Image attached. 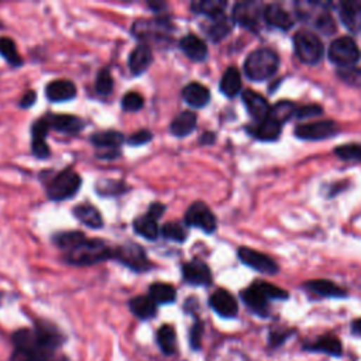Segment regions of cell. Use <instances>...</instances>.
<instances>
[{
  "label": "cell",
  "mask_w": 361,
  "mask_h": 361,
  "mask_svg": "<svg viewBox=\"0 0 361 361\" xmlns=\"http://www.w3.org/2000/svg\"><path fill=\"white\" fill-rule=\"evenodd\" d=\"M152 63V53L147 44H138L129 57V70L133 75L144 74Z\"/></svg>",
  "instance_id": "obj_22"
},
{
  "label": "cell",
  "mask_w": 361,
  "mask_h": 361,
  "mask_svg": "<svg viewBox=\"0 0 361 361\" xmlns=\"http://www.w3.org/2000/svg\"><path fill=\"white\" fill-rule=\"evenodd\" d=\"M129 306L141 320H148L157 315V303L150 296H136L129 302Z\"/></svg>",
  "instance_id": "obj_31"
},
{
  "label": "cell",
  "mask_w": 361,
  "mask_h": 361,
  "mask_svg": "<svg viewBox=\"0 0 361 361\" xmlns=\"http://www.w3.org/2000/svg\"><path fill=\"white\" fill-rule=\"evenodd\" d=\"M215 134L214 133H204L202 137H201V144H205V145H209V144H214L215 143Z\"/></svg>",
  "instance_id": "obj_51"
},
{
  "label": "cell",
  "mask_w": 361,
  "mask_h": 361,
  "mask_svg": "<svg viewBox=\"0 0 361 361\" xmlns=\"http://www.w3.org/2000/svg\"><path fill=\"white\" fill-rule=\"evenodd\" d=\"M340 20L351 33L361 32V0H347L340 4Z\"/></svg>",
  "instance_id": "obj_17"
},
{
  "label": "cell",
  "mask_w": 361,
  "mask_h": 361,
  "mask_svg": "<svg viewBox=\"0 0 361 361\" xmlns=\"http://www.w3.org/2000/svg\"><path fill=\"white\" fill-rule=\"evenodd\" d=\"M339 131L337 126L332 120H323V122H316V123H306V124H299L295 129V136L302 140H324L333 137Z\"/></svg>",
  "instance_id": "obj_10"
},
{
  "label": "cell",
  "mask_w": 361,
  "mask_h": 361,
  "mask_svg": "<svg viewBox=\"0 0 361 361\" xmlns=\"http://www.w3.org/2000/svg\"><path fill=\"white\" fill-rule=\"evenodd\" d=\"M233 29V23L226 16H222L219 19H215L211 27L208 29V36L212 41H221L223 40Z\"/></svg>",
  "instance_id": "obj_39"
},
{
  "label": "cell",
  "mask_w": 361,
  "mask_h": 361,
  "mask_svg": "<svg viewBox=\"0 0 361 361\" xmlns=\"http://www.w3.org/2000/svg\"><path fill=\"white\" fill-rule=\"evenodd\" d=\"M306 348L312 350V351L327 353V354L336 355V357H339L341 354V343H340V340L336 339L334 336H330V334L322 336L320 339H317L312 344H308Z\"/></svg>",
  "instance_id": "obj_36"
},
{
  "label": "cell",
  "mask_w": 361,
  "mask_h": 361,
  "mask_svg": "<svg viewBox=\"0 0 361 361\" xmlns=\"http://www.w3.org/2000/svg\"><path fill=\"white\" fill-rule=\"evenodd\" d=\"M95 88H96V92L99 95L106 96V95L112 93V91H113V77L110 74V70L103 68L98 72Z\"/></svg>",
  "instance_id": "obj_43"
},
{
  "label": "cell",
  "mask_w": 361,
  "mask_h": 361,
  "mask_svg": "<svg viewBox=\"0 0 361 361\" xmlns=\"http://www.w3.org/2000/svg\"><path fill=\"white\" fill-rule=\"evenodd\" d=\"M179 48L192 61H204L208 57V47L205 41L195 34H188L180 39Z\"/></svg>",
  "instance_id": "obj_23"
},
{
  "label": "cell",
  "mask_w": 361,
  "mask_h": 361,
  "mask_svg": "<svg viewBox=\"0 0 361 361\" xmlns=\"http://www.w3.org/2000/svg\"><path fill=\"white\" fill-rule=\"evenodd\" d=\"M280 67L278 55L268 48H260L249 54L244 63V72L251 81H265L271 78Z\"/></svg>",
  "instance_id": "obj_3"
},
{
  "label": "cell",
  "mask_w": 361,
  "mask_h": 361,
  "mask_svg": "<svg viewBox=\"0 0 361 361\" xmlns=\"http://www.w3.org/2000/svg\"><path fill=\"white\" fill-rule=\"evenodd\" d=\"M185 223L191 228H199L205 233H214L218 228V221L209 206L204 202L192 204L185 214Z\"/></svg>",
  "instance_id": "obj_9"
},
{
  "label": "cell",
  "mask_w": 361,
  "mask_h": 361,
  "mask_svg": "<svg viewBox=\"0 0 361 361\" xmlns=\"http://www.w3.org/2000/svg\"><path fill=\"white\" fill-rule=\"evenodd\" d=\"M46 96L50 102H67L77 96V86L68 79H57L47 85Z\"/></svg>",
  "instance_id": "obj_20"
},
{
  "label": "cell",
  "mask_w": 361,
  "mask_h": 361,
  "mask_svg": "<svg viewBox=\"0 0 361 361\" xmlns=\"http://www.w3.org/2000/svg\"><path fill=\"white\" fill-rule=\"evenodd\" d=\"M334 154L346 161H360L361 162V144L360 143H351V144H343L334 150Z\"/></svg>",
  "instance_id": "obj_42"
},
{
  "label": "cell",
  "mask_w": 361,
  "mask_h": 361,
  "mask_svg": "<svg viewBox=\"0 0 361 361\" xmlns=\"http://www.w3.org/2000/svg\"><path fill=\"white\" fill-rule=\"evenodd\" d=\"M50 129L51 127L47 117L36 120L32 127V151L40 159H46L51 152L46 141Z\"/></svg>",
  "instance_id": "obj_16"
},
{
  "label": "cell",
  "mask_w": 361,
  "mask_h": 361,
  "mask_svg": "<svg viewBox=\"0 0 361 361\" xmlns=\"http://www.w3.org/2000/svg\"><path fill=\"white\" fill-rule=\"evenodd\" d=\"M244 303L257 315L265 316L268 313V295L265 294L263 281H256L242 292Z\"/></svg>",
  "instance_id": "obj_12"
},
{
  "label": "cell",
  "mask_w": 361,
  "mask_h": 361,
  "mask_svg": "<svg viewBox=\"0 0 361 361\" xmlns=\"http://www.w3.org/2000/svg\"><path fill=\"white\" fill-rule=\"evenodd\" d=\"M161 235L164 239L175 242V243H184L187 240V230L178 222L165 223L161 229Z\"/></svg>",
  "instance_id": "obj_40"
},
{
  "label": "cell",
  "mask_w": 361,
  "mask_h": 361,
  "mask_svg": "<svg viewBox=\"0 0 361 361\" xmlns=\"http://www.w3.org/2000/svg\"><path fill=\"white\" fill-rule=\"evenodd\" d=\"M264 8L260 2H239L233 9V20L244 29L257 32L260 29Z\"/></svg>",
  "instance_id": "obj_7"
},
{
  "label": "cell",
  "mask_w": 361,
  "mask_h": 361,
  "mask_svg": "<svg viewBox=\"0 0 361 361\" xmlns=\"http://www.w3.org/2000/svg\"><path fill=\"white\" fill-rule=\"evenodd\" d=\"M0 55H2L15 68H18L23 64V60L16 48L15 41L9 37L0 39Z\"/></svg>",
  "instance_id": "obj_37"
},
{
  "label": "cell",
  "mask_w": 361,
  "mask_h": 361,
  "mask_svg": "<svg viewBox=\"0 0 361 361\" xmlns=\"http://www.w3.org/2000/svg\"><path fill=\"white\" fill-rule=\"evenodd\" d=\"M305 288L310 291L315 295L326 296V298H343L347 295V292L336 285L332 281L327 280H312L305 284Z\"/></svg>",
  "instance_id": "obj_29"
},
{
  "label": "cell",
  "mask_w": 361,
  "mask_h": 361,
  "mask_svg": "<svg viewBox=\"0 0 361 361\" xmlns=\"http://www.w3.org/2000/svg\"><path fill=\"white\" fill-rule=\"evenodd\" d=\"M98 194L103 195V197H116V195H122L126 194V191L129 190L123 183H119V180H100L96 187Z\"/></svg>",
  "instance_id": "obj_41"
},
{
  "label": "cell",
  "mask_w": 361,
  "mask_h": 361,
  "mask_svg": "<svg viewBox=\"0 0 361 361\" xmlns=\"http://www.w3.org/2000/svg\"><path fill=\"white\" fill-rule=\"evenodd\" d=\"M82 179L74 169H64L51 175L47 183V195L54 202H61L74 198L81 190Z\"/></svg>",
  "instance_id": "obj_2"
},
{
  "label": "cell",
  "mask_w": 361,
  "mask_h": 361,
  "mask_svg": "<svg viewBox=\"0 0 361 361\" xmlns=\"http://www.w3.org/2000/svg\"><path fill=\"white\" fill-rule=\"evenodd\" d=\"M36 100H37L36 92H34V91H27V92L23 95V98L20 99V106H22V107H30V106H33V105L36 103Z\"/></svg>",
  "instance_id": "obj_49"
},
{
  "label": "cell",
  "mask_w": 361,
  "mask_h": 361,
  "mask_svg": "<svg viewBox=\"0 0 361 361\" xmlns=\"http://www.w3.org/2000/svg\"><path fill=\"white\" fill-rule=\"evenodd\" d=\"M50 127L65 134H78L84 130L85 122L72 114H50L47 116Z\"/></svg>",
  "instance_id": "obj_21"
},
{
  "label": "cell",
  "mask_w": 361,
  "mask_h": 361,
  "mask_svg": "<svg viewBox=\"0 0 361 361\" xmlns=\"http://www.w3.org/2000/svg\"><path fill=\"white\" fill-rule=\"evenodd\" d=\"M183 96L185 102L194 107H204L211 100V92L206 86L198 82H192L187 85L183 91Z\"/></svg>",
  "instance_id": "obj_28"
},
{
  "label": "cell",
  "mask_w": 361,
  "mask_h": 361,
  "mask_svg": "<svg viewBox=\"0 0 361 361\" xmlns=\"http://www.w3.org/2000/svg\"><path fill=\"white\" fill-rule=\"evenodd\" d=\"M226 6L228 4L222 2V0H204V2H194L191 5L194 13L208 16L212 20L225 16Z\"/></svg>",
  "instance_id": "obj_30"
},
{
  "label": "cell",
  "mask_w": 361,
  "mask_h": 361,
  "mask_svg": "<svg viewBox=\"0 0 361 361\" xmlns=\"http://www.w3.org/2000/svg\"><path fill=\"white\" fill-rule=\"evenodd\" d=\"M72 214L82 225L91 228V229H100L103 226V218H102L100 212L91 204L77 205L74 208Z\"/></svg>",
  "instance_id": "obj_27"
},
{
  "label": "cell",
  "mask_w": 361,
  "mask_h": 361,
  "mask_svg": "<svg viewBox=\"0 0 361 361\" xmlns=\"http://www.w3.org/2000/svg\"><path fill=\"white\" fill-rule=\"evenodd\" d=\"M157 343L161 351L166 355H172L176 350V333L171 324H164L157 332Z\"/></svg>",
  "instance_id": "obj_35"
},
{
  "label": "cell",
  "mask_w": 361,
  "mask_h": 361,
  "mask_svg": "<svg viewBox=\"0 0 361 361\" xmlns=\"http://www.w3.org/2000/svg\"><path fill=\"white\" fill-rule=\"evenodd\" d=\"M264 19L265 22L280 30H289L294 25L289 13L282 9L280 5H268L264 8Z\"/></svg>",
  "instance_id": "obj_26"
},
{
  "label": "cell",
  "mask_w": 361,
  "mask_h": 361,
  "mask_svg": "<svg viewBox=\"0 0 361 361\" xmlns=\"http://www.w3.org/2000/svg\"><path fill=\"white\" fill-rule=\"evenodd\" d=\"M209 303L212 309L222 317H235L239 313L236 298L226 289H218L215 294H212Z\"/></svg>",
  "instance_id": "obj_18"
},
{
  "label": "cell",
  "mask_w": 361,
  "mask_h": 361,
  "mask_svg": "<svg viewBox=\"0 0 361 361\" xmlns=\"http://www.w3.org/2000/svg\"><path fill=\"white\" fill-rule=\"evenodd\" d=\"M148 296L157 303V305H168L175 302L176 299V291L172 285L164 284V282H155L148 289Z\"/></svg>",
  "instance_id": "obj_33"
},
{
  "label": "cell",
  "mask_w": 361,
  "mask_h": 361,
  "mask_svg": "<svg viewBox=\"0 0 361 361\" xmlns=\"http://www.w3.org/2000/svg\"><path fill=\"white\" fill-rule=\"evenodd\" d=\"M281 126L282 124L268 116L267 119L258 122L256 126L250 127L249 133L261 141H274L281 134Z\"/></svg>",
  "instance_id": "obj_24"
},
{
  "label": "cell",
  "mask_w": 361,
  "mask_h": 361,
  "mask_svg": "<svg viewBox=\"0 0 361 361\" xmlns=\"http://www.w3.org/2000/svg\"><path fill=\"white\" fill-rule=\"evenodd\" d=\"M296 106L289 102V100H280L278 103H275L271 110H270V117H273L274 120H277L280 124H284L285 122H288L295 113H296Z\"/></svg>",
  "instance_id": "obj_38"
},
{
  "label": "cell",
  "mask_w": 361,
  "mask_h": 361,
  "mask_svg": "<svg viewBox=\"0 0 361 361\" xmlns=\"http://www.w3.org/2000/svg\"><path fill=\"white\" fill-rule=\"evenodd\" d=\"M54 243L64 251L68 264L86 267L114 257V249L105 242L88 239L82 232H64L54 236Z\"/></svg>",
  "instance_id": "obj_1"
},
{
  "label": "cell",
  "mask_w": 361,
  "mask_h": 361,
  "mask_svg": "<svg viewBox=\"0 0 361 361\" xmlns=\"http://www.w3.org/2000/svg\"><path fill=\"white\" fill-rule=\"evenodd\" d=\"M134 232L140 236H143L147 240H155L158 237L159 229H158V221L151 218L150 215L140 216L133 223Z\"/></svg>",
  "instance_id": "obj_34"
},
{
  "label": "cell",
  "mask_w": 361,
  "mask_h": 361,
  "mask_svg": "<svg viewBox=\"0 0 361 361\" xmlns=\"http://www.w3.org/2000/svg\"><path fill=\"white\" fill-rule=\"evenodd\" d=\"M172 29L169 20L154 19V20H138L133 25L131 32L137 39H152L164 37Z\"/></svg>",
  "instance_id": "obj_13"
},
{
  "label": "cell",
  "mask_w": 361,
  "mask_h": 361,
  "mask_svg": "<svg viewBox=\"0 0 361 361\" xmlns=\"http://www.w3.org/2000/svg\"><path fill=\"white\" fill-rule=\"evenodd\" d=\"M91 141L99 150L98 157L100 159H114L120 154V145L124 143V137L119 131L107 130L95 133Z\"/></svg>",
  "instance_id": "obj_8"
},
{
  "label": "cell",
  "mask_w": 361,
  "mask_h": 361,
  "mask_svg": "<svg viewBox=\"0 0 361 361\" xmlns=\"http://www.w3.org/2000/svg\"><path fill=\"white\" fill-rule=\"evenodd\" d=\"M183 277L191 285L208 287L212 284V273L206 263L201 260H192L183 265Z\"/></svg>",
  "instance_id": "obj_15"
},
{
  "label": "cell",
  "mask_w": 361,
  "mask_h": 361,
  "mask_svg": "<svg viewBox=\"0 0 361 361\" xmlns=\"http://www.w3.org/2000/svg\"><path fill=\"white\" fill-rule=\"evenodd\" d=\"M144 106V99L140 93L137 92H129L123 96L122 100V107L126 112H137Z\"/></svg>",
  "instance_id": "obj_44"
},
{
  "label": "cell",
  "mask_w": 361,
  "mask_h": 361,
  "mask_svg": "<svg viewBox=\"0 0 361 361\" xmlns=\"http://www.w3.org/2000/svg\"><path fill=\"white\" fill-rule=\"evenodd\" d=\"M151 138H152V134L148 130H138L127 138V143L133 147H138L150 143Z\"/></svg>",
  "instance_id": "obj_45"
},
{
  "label": "cell",
  "mask_w": 361,
  "mask_h": 361,
  "mask_svg": "<svg viewBox=\"0 0 361 361\" xmlns=\"http://www.w3.org/2000/svg\"><path fill=\"white\" fill-rule=\"evenodd\" d=\"M351 330H353V333H355V334L361 336V319H355V320L353 322V324H351Z\"/></svg>",
  "instance_id": "obj_52"
},
{
  "label": "cell",
  "mask_w": 361,
  "mask_h": 361,
  "mask_svg": "<svg viewBox=\"0 0 361 361\" xmlns=\"http://www.w3.org/2000/svg\"><path fill=\"white\" fill-rule=\"evenodd\" d=\"M197 122H198V117L194 112H191V110L180 112L172 120L169 130L175 137H185L197 129Z\"/></svg>",
  "instance_id": "obj_25"
},
{
  "label": "cell",
  "mask_w": 361,
  "mask_h": 361,
  "mask_svg": "<svg viewBox=\"0 0 361 361\" xmlns=\"http://www.w3.org/2000/svg\"><path fill=\"white\" fill-rule=\"evenodd\" d=\"M322 113V107L317 105H306V106H301L296 109L295 116L299 119H306V117H312V116H317Z\"/></svg>",
  "instance_id": "obj_47"
},
{
  "label": "cell",
  "mask_w": 361,
  "mask_h": 361,
  "mask_svg": "<svg viewBox=\"0 0 361 361\" xmlns=\"http://www.w3.org/2000/svg\"><path fill=\"white\" fill-rule=\"evenodd\" d=\"M164 212H165V206H164V205H161V204H152V205L150 206L147 215H150L151 218H154V219L158 221Z\"/></svg>",
  "instance_id": "obj_50"
},
{
  "label": "cell",
  "mask_w": 361,
  "mask_h": 361,
  "mask_svg": "<svg viewBox=\"0 0 361 361\" xmlns=\"http://www.w3.org/2000/svg\"><path fill=\"white\" fill-rule=\"evenodd\" d=\"M113 258L136 273H144L151 268V263L148 261L145 251L136 243H126L116 247Z\"/></svg>",
  "instance_id": "obj_6"
},
{
  "label": "cell",
  "mask_w": 361,
  "mask_h": 361,
  "mask_svg": "<svg viewBox=\"0 0 361 361\" xmlns=\"http://www.w3.org/2000/svg\"><path fill=\"white\" fill-rule=\"evenodd\" d=\"M239 258L242 260L243 264L249 265L250 268L264 273V274H277L278 273V264L268 257L264 253L256 251L250 247H242L239 250Z\"/></svg>",
  "instance_id": "obj_11"
},
{
  "label": "cell",
  "mask_w": 361,
  "mask_h": 361,
  "mask_svg": "<svg viewBox=\"0 0 361 361\" xmlns=\"http://www.w3.org/2000/svg\"><path fill=\"white\" fill-rule=\"evenodd\" d=\"M221 91L229 98L236 96L242 91V77L236 67H230L226 70L221 79Z\"/></svg>",
  "instance_id": "obj_32"
},
{
  "label": "cell",
  "mask_w": 361,
  "mask_h": 361,
  "mask_svg": "<svg viewBox=\"0 0 361 361\" xmlns=\"http://www.w3.org/2000/svg\"><path fill=\"white\" fill-rule=\"evenodd\" d=\"M340 77L350 82V84H355V82H361V70H355V68H343L340 71Z\"/></svg>",
  "instance_id": "obj_48"
},
{
  "label": "cell",
  "mask_w": 361,
  "mask_h": 361,
  "mask_svg": "<svg viewBox=\"0 0 361 361\" xmlns=\"http://www.w3.org/2000/svg\"><path fill=\"white\" fill-rule=\"evenodd\" d=\"M243 102H244V106L249 110L250 116L254 120L261 122L268 117L271 107H270L267 99L264 96H261L260 93H257L251 89H247L243 92Z\"/></svg>",
  "instance_id": "obj_19"
},
{
  "label": "cell",
  "mask_w": 361,
  "mask_h": 361,
  "mask_svg": "<svg viewBox=\"0 0 361 361\" xmlns=\"http://www.w3.org/2000/svg\"><path fill=\"white\" fill-rule=\"evenodd\" d=\"M298 6H302L303 11H299L298 13L301 15L302 19H312V25L322 33L324 34H332L336 32V25H334V20L333 18L330 16L329 11L323 9V11H319V13L316 15L315 13V8H316V4H299Z\"/></svg>",
  "instance_id": "obj_14"
},
{
  "label": "cell",
  "mask_w": 361,
  "mask_h": 361,
  "mask_svg": "<svg viewBox=\"0 0 361 361\" xmlns=\"http://www.w3.org/2000/svg\"><path fill=\"white\" fill-rule=\"evenodd\" d=\"M360 57V48L350 37H340L334 40L329 47L330 61L341 68H350L351 65L358 63Z\"/></svg>",
  "instance_id": "obj_5"
},
{
  "label": "cell",
  "mask_w": 361,
  "mask_h": 361,
  "mask_svg": "<svg viewBox=\"0 0 361 361\" xmlns=\"http://www.w3.org/2000/svg\"><path fill=\"white\" fill-rule=\"evenodd\" d=\"M202 336H204V323L201 320H197L191 329V346L198 350L202 344Z\"/></svg>",
  "instance_id": "obj_46"
},
{
  "label": "cell",
  "mask_w": 361,
  "mask_h": 361,
  "mask_svg": "<svg viewBox=\"0 0 361 361\" xmlns=\"http://www.w3.org/2000/svg\"><path fill=\"white\" fill-rule=\"evenodd\" d=\"M294 44L298 58L305 64L315 65L323 58V44L320 39L309 30H299L294 37Z\"/></svg>",
  "instance_id": "obj_4"
}]
</instances>
